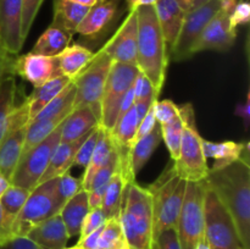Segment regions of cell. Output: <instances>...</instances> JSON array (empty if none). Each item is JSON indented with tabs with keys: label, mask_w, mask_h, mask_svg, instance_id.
Returning <instances> with one entry per match:
<instances>
[{
	"label": "cell",
	"mask_w": 250,
	"mask_h": 249,
	"mask_svg": "<svg viewBox=\"0 0 250 249\" xmlns=\"http://www.w3.org/2000/svg\"><path fill=\"white\" fill-rule=\"evenodd\" d=\"M114 61L100 49L89 63L72 80L76 88L73 109L90 106L100 112V100Z\"/></svg>",
	"instance_id": "10"
},
{
	"label": "cell",
	"mask_w": 250,
	"mask_h": 249,
	"mask_svg": "<svg viewBox=\"0 0 250 249\" xmlns=\"http://www.w3.org/2000/svg\"><path fill=\"white\" fill-rule=\"evenodd\" d=\"M73 33L51 23L38 38L31 53L45 56H58L66 46L70 45Z\"/></svg>",
	"instance_id": "29"
},
{
	"label": "cell",
	"mask_w": 250,
	"mask_h": 249,
	"mask_svg": "<svg viewBox=\"0 0 250 249\" xmlns=\"http://www.w3.org/2000/svg\"><path fill=\"white\" fill-rule=\"evenodd\" d=\"M207 1H209V0H195V2H194V5H193V7L199 6V5L204 4V2H207ZM193 7H192V9H193Z\"/></svg>",
	"instance_id": "58"
},
{
	"label": "cell",
	"mask_w": 250,
	"mask_h": 249,
	"mask_svg": "<svg viewBox=\"0 0 250 249\" xmlns=\"http://www.w3.org/2000/svg\"><path fill=\"white\" fill-rule=\"evenodd\" d=\"M100 124V112L90 106L73 109L60 124V142L68 143L87 136Z\"/></svg>",
	"instance_id": "18"
},
{
	"label": "cell",
	"mask_w": 250,
	"mask_h": 249,
	"mask_svg": "<svg viewBox=\"0 0 250 249\" xmlns=\"http://www.w3.org/2000/svg\"><path fill=\"white\" fill-rule=\"evenodd\" d=\"M128 248L151 249L153 246V200L148 188L136 181L127 183L119 216Z\"/></svg>",
	"instance_id": "3"
},
{
	"label": "cell",
	"mask_w": 250,
	"mask_h": 249,
	"mask_svg": "<svg viewBox=\"0 0 250 249\" xmlns=\"http://www.w3.org/2000/svg\"><path fill=\"white\" fill-rule=\"evenodd\" d=\"M250 20V4L248 0H239L229 15V22L233 28L247 24Z\"/></svg>",
	"instance_id": "46"
},
{
	"label": "cell",
	"mask_w": 250,
	"mask_h": 249,
	"mask_svg": "<svg viewBox=\"0 0 250 249\" xmlns=\"http://www.w3.org/2000/svg\"><path fill=\"white\" fill-rule=\"evenodd\" d=\"M17 85L14 76L7 75L0 81V142L6 133L7 121L16 106Z\"/></svg>",
	"instance_id": "35"
},
{
	"label": "cell",
	"mask_w": 250,
	"mask_h": 249,
	"mask_svg": "<svg viewBox=\"0 0 250 249\" xmlns=\"http://www.w3.org/2000/svg\"><path fill=\"white\" fill-rule=\"evenodd\" d=\"M70 1L83 5V6H87V7H92L93 5L95 4V0H70Z\"/></svg>",
	"instance_id": "57"
},
{
	"label": "cell",
	"mask_w": 250,
	"mask_h": 249,
	"mask_svg": "<svg viewBox=\"0 0 250 249\" xmlns=\"http://www.w3.org/2000/svg\"><path fill=\"white\" fill-rule=\"evenodd\" d=\"M137 38H138V23L137 11H128L126 19L116 31L115 36L105 44L102 50L114 62L136 63Z\"/></svg>",
	"instance_id": "14"
},
{
	"label": "cell",
	"mask_w": 250,
	"mask_h": 249,
	"mask_svg": "<svg viewBox=\"0 0 250 249\" xmlns=\"http://www.w3.org/2000/svg\"><path fill=\"white\" fill-rule=\"evenodd\" d=\"M127 183L128 182L124 177V175L119 170V167H117L116 172L114 173V176L110 180L109 185H107V188L105 190V194L102 200V205H100L106 220L115 219V217L120 216L122 200H124V194Z\"/></svg>",
	"instance_id": "33"
},
{
	"label": "cell",
	"mask_w": 250,
	"mask_h": 249,
	"mask_svg": "<svg viewBox=\"0 0 250 249\" xmlns=\"http://www.w3.org/2000/svg\"><path fill=\"white\" fill-rule=\"evenodd\" d=\"M58 177L37 185L29 193L21 211L12 225V237H26L29 229L60 212L55 197Z\"/></svg>",
	"instance_id": "6"
},
{
	"label": "cell",
	"mask_w": 250,
	"mask_h": 249,
	"mask_svg": "<svg viewBox=\"0 0 250 249\" xmlns=\"http://www.w3.org/2000/svg\"><path fill=\"white\" fill-rule=\"evenodd\" d=\"M133 89L136 102L155 103L160 95V92L154 87L149 78L144 76L141 71H139L138 76L133 83Z\"/></svg>",
	"instance_id": "40"
},
{
	"label": "cell",
	"mask_w": 250,
	"mask_h": 249,
	"mask_svg": "<svg viewBox=\"0 0 250 249\" xmlns=\"http://www.w3.org/2000/svg\"><path fill=\"white\" fill-rule=\"evenodd\" d=\"M114 150L115 144L114 141H112L111 134H110L109 131L99 126V134H98V141L97 144H95L94 151H93L92 158H90L87 167L84 168L82 177L80 178L83 190H85V192L89 190L93 177L98 172V170L104 166V164L106 163L107 159L110 158V155H111Z\"/></svg>",
	"instance_id": "23"
},
{
	"label": "cell",
	"mask_w": 250,
	"mask_h": 249,
	"mask_svg": "<svg viewBox=\"0 0 250 249\" xmlns=\"http://www.w3.org/2000/svg\"><path fill=\"white\" fill-rule=\"evenodd\" d=\"M76 88L73 82L66 88H63L33 120L45 119V117L56 116V115L63 114V112H70L73 110V100H75ZM32 120V121H33Z\"/></svg>",
	"instance_id": "37"
},
{
	"label": "cell",
	"mask_w": 250,
	"mask_h": 249,
	"mask_svg": "<svg viewBox=\"0 0 250 249\" xmlns=\"http://www.w3.org/2000/svg\"><path fill=\"white\" fill-rule=\"evenodd\" d=\"M134 103H136V97H134V89H133V85H132V87L129 88L126 93H125L124 98H122L121 103H120L119 116H117V119H119V117H121L122 115L126 114V112L128 111L132 106H133Z\"/></svg>",
	"instance_id": "49"
},
{
	"label": "cell",
	"mask_w": 250,
	"mask_h": 249,
	"mask_svg": "<svg viewBox=\"0 0 250 249\" xmlns=\"http://www.w3.org/2000/svg\"><path fill=\"white\" fill-rule=\"evenodd\" d=\"M84 138L85 136L80 139H76L73 142H68V143L60 142L58 144V146L55 148V150H54L50 161H49L43 176L39 180L38 185L39 183L45 182L48 180H51V178L59 177L62 173L67 172L73 166V160H75L76 153H77L78 148H80L81 143H82Z\"/></svg>",
	"instance_id": "24"
},
{
	"label": "cell",
	"mask_w": 250,
	"mask_h": 249,
	"mask_svg": "<svg viewBox=\"0 0 250 249\" xmlns=\"http://www.w3.org/2000/svg\"><path fill=\"white\" fill-rule=\"evenodd\" d=\"M139 68L137 63L112 62L100 100V124L111 131L119 116V107L125 93L133 85Z\"/></svg>",
	"instance_id": "9"
},
{
	"label": "cell",
	"mask_w": 250,
	"mask_h": 249,
	"mask_svg": "<svg viewBox=\"0 0 250 249\" xmlns=\"http://www.w3.org/2000/svg\"><path fill=\"white\" fill-rule=\"evenodd\" d=\"M160 128L164 142H165L166 146L170 151L171 160L176 161L180 155L181 139H182L183 133V121L180 114L167 124H160Z\"/></svg>",
	"instance_id": "38"
},
{
	"label": "cell",
	"mask_w": 250,
	"mask_h": 249,
	"mask_svg": "<svg viewBox=\"0 0 250 249\" xmlns=\"http://www.w3.org/2000/svg\"><path fill=\"white\" fill-rule=\"evenodd\" d=\"M26 237L41 249H65L70 238L60 214L32 227Z\"/></svg>",
	"instance_id": "19"
},
{
	"label": "cell",
	"mask_w": 250,
	"mask_h": 249,
	"mask_svg": "<svg viewBox=\"0 0 250 249\" xmlns=\"http://www.w3.org/2000/svg\"><path fill=\"white\" fill-rule=\"evenodd\" d=\"M9 236H7L6 231H5V226H4V214H2V209H1V205H0V243L2 242L7 241Z\"/></svg>",
	"instance_id": "53"
},
{
	"label": "cell",
	"mask_w": 250,
	"mask_h": 249,
	"mask_svg": "<svg viewBox=\"0 0 250 249\" xmlns=\"http://www.w3.org/2000/svg\"><path fill=\"white\" fill-rule=\"evenodd\" d=\"M137 11L138 38L136 63L161 93L168 66V51L154 6H141Z\"/></svg>",
	"instance_id": "2"
},
{
	"label": "cell",
	"mask_w": 250,
	"mask_h": 249,
	"mask_svg": "<svg viewBox=\"0 0 250 249\" xmlns=\"http://www.w3.org/2000/svg\"><path fill=\"white\" fill-rule=\"evenodd\" d=\"M127 248H128V244H127L119 217L106 220L100 229L99 238H98V249Z\"/></svg>",
	"instance_id": "36"
},
{
	"label": "cell",
	"mask_w": 250,
	"mask_h": 249,
	"mask_svg": "<svg viewBox=\"0 0 250 249\" xmlns=\"http://www.w3.org/2000/svg\"><path fill=\"white\" fill-rule=\"evenodd\" d=\"M151 249H181L176 228H168L161 232L154 239Z\"/></svg>",
	"instance_id": "45"
},
{
	"label": "cell",
	"mask_w": 250,
	"mask_h": 249,
	"mask_svg": "<svg viewBox=\"0 0 250 249\" xmlns=\"http://www.w3.org/2000/svg\"><path fill=\"white\" fill-rule=\"evenodd\" d=\"M11 186V183H10V180H7L6 177H5L4 175H2L1 172H0V197H1L2 194L5 193V190L7 189V188Z\"/></svg>",
	"instance_id": "54"
},
{
	"label": "cell",
	"mask_w": 250,
	"mask_h": 249,
	"mask_svg": "<svg viewBox=\"0 0 250 249\" xmlns=\"http://www.w3.org/2000/svg\"><path fill=\"white\" fill-rule=\"evenodd\" d=\"M249 95L250 94L248 93V94H247L246 102L239 103L236 107V111H234V114H236L237 116L243 119L246 129L249 128V122H250V97Z\"/></svg>",
	"instance_id": "50"
},
{
	"label": "cell",
	"mask_w": 250,
	"mask_h": 249,
	"mask_svg": "<svg viewBox=\"0 0 250 249\" xmlns=\"http://www.w3.org/2000/svg\"><path fill=\"white\" fill-rule=\"evenodd\" d=\"M204 182L229 211L243 249H250V165L237 160L211 167Z\"/></svg>",
	"instance_id": "1"
},
{
	"label": "cell",
	"mask_w": 250,
	"mask_h": 249,
	"mask_svg": "<svg viewBox=\"0 0 250 249\" xmlns=\"http://www.w3.org/2000/svg\"><path fill=\"white\" fill-rule=\"evenodd\" d=\"M178 111L183 121V133L180 155L173 161V167L187 182H200L205 180L210 167L203 153V138L197 128L194 109L192 104H183L178 106Z\"/></svg>",
	"instance_id": "5"
},
{
	"label": "cell",
	"mask_w": 250,
	"mask_h": 249,
	"mask_svg": "<svg viewBox=\"0 0 250 249\" xmlns=\"http://www.w3.org/2000/svg\"><path fill=\"white\" fill-rule=\"evenodd\" d=\"M0 249H41L27 237H12L0 243Z\"/></svg>",
	"instance_id": "48"
},
{
	"label": "cell",
	"mask_w": 250,
	"mask_h": 249,
	"mask_svg": "<svg viewBox=\"0 0 250 249\" xmlns=\"http://www.w3.org/2000/svg\"><path fill=\"white\" fill-rule=\"evenodd\" d=\"M11 63L12 60L10 59V55H7L0 46V81L11 73Z\"/></svg>",
	"instance_id": "51"
},
{
	"label": "cell",
	"mask_w": 250,
	"mask_h": 249,
	"mask_svg": "<svg viewBox=\"0 0 250 249\" xmlns=\"http://www.w3.org/2000/svg\"><path fill=\"white\" fill-rule=\"evenodd\" d=\"M221 10V0H209L186 12L185 21L178 38L168 54V59L182 61L193 56L192 49L202 34L203 29Z\"/></svg>",
	"instance_id": "12"
},
{
	"label": "cell",
	"mask_w": 250,
	"mask_h": 249,
	"mask_svg": "<svg viewBox=\"0 0 250 249\" xmlns=\"http://www.w3.org/2000/svg\"><path fill=\"white\" fill-rule=\"evenodd\" d=\"M117 167H119V155H117V150L115 148V150L112 151L110 158L107 159L104 166L98 170V172L93 177L92 183H90L89 190H88L89 209L98 208L102 205V200L105 194V190H106L107 185H109L111 177L116 172Z\"/></svg>",
	"instance_id": "31"
},
{
	"label": "cell",
	"mask_w": 250,
	"mask_h": 249,
	"mask_svg": "<svg viewBox=\"0 0 250 249\" xmlns=\"http://www.w3.org/2000/svg\"><path fill=\"white\" fill-rule=\"evenodd\" d=\"M11 73L23 78L34 88L62 75L56 56L39 55L31 51L12 60Z\"/></svg>",
	"instance_id": "13"
},
{
	"label": "cell",
	"mask_w": 250,
	"mask_h": 249,
	"mask_svg": "<svg viewBox=\"0 0 250 249\" xmlns=\"http://www.w3.org/2000/svg\"><path fill=\"white\" fill-rule=\"evenodd\" d=\"M236 28L231 26L229 14L220 10L205 26L192 49V54L205 50L227 51L236 42Z\"/></svg>",
	"instance_id": "15"
},
{
	"label": "cell",
	"mask_w": 250,
	"mask_h": 249,
	"mask_svg": "<svg viewBox=\"0 0 250 249\" xmlns=\"http://www.w3.org/2000/svg\"><path fill=\"white\" fill-rule=\"evenodd\" d=\"M205 182H187L176 232L181 249H195L204 236Z\"/></svg>",
	"instance_id": "8"
},
{
	"label": "cell",
	"mask_w": 250,
	"mask_h": 249,
	"mask_svg": "<svg viewBox=\"0 0 250 249\" xmlns=\"http://www.w3.org/2000/svg\"><path fill=\"white\" fill-rule=\"evenodd\" d=\"M158 0H125V4L128 11L137 10L141 6H154Z\"/></svg>",
	"instance_id": "52"
},
{
	"label": "cell",
	"mask_w": 250,
	"mask_h": 249,
	"mask_svg": "<svg viewBox=\"0 0 250 249\" xmlns=\"http://www.w3.org/2000/svg\"><path fill=\"white\" fill-rule=\"evenodd\" d=\"M70 112H63V114L56 115V116L45 117V119L41 120H33V121L29 122V124H27L26 139H24L23 153H22V155H23L24 153H27L29 149L33 148L34 145L41 143V142L43 141V139H45L49 134L53 133V132L60 126L61 122L65 120V117L67 116Z\"/></svg>",
	"instance_id": "34"
},
{
	"label": "cell",
	"mask_w": 250,
	"mask_h": 249,
	"mask_svg": "<svg viewBox=\"0 0 250 249\" xmlns=\"http://www.w3.org/2000/svg\"><path fill=\"white\" fill-rule=\"evenodd\" d=\"M71 82H72V80L70 77L61 75L55 78H51L39 87L34 88L33 92L26 98L29 105L31 121Z\"/></svg>",
	"instance_id": "25"
},
{
	"label": "cell",
	"mask_w": 250,
	"mask_h": 249,
	"mask_svg": "<svg viewBox=\"0 0 250 249\" xmlns=\"http://www.w3.org/2000/svg\"><path fill=\"white\" fill-rule=\"evenodd\" d=\"M187 181L177 175L173 163L148 187L153 200V238L163 231L176 228L183 205Z\"/></svg>",
	"instance_id": "4"
},
{
	"label": "cell",
	"mask_w": 250,
	"mask_h": 249,
	"mask_svg": "<svg viewBox=\"0 0 250 249\" xmlns=\"http://www.w3.org/2000/svg\"><path fill=\"white\" fill-rule=\"evenodd\" d=\"M105 221H106V217H105L102 208L98 207L89 209L88 214L85 215L84 220H83L82 227H81L80 239L84 238L88 234H90L92 232H94L95 229L99 228L100 226H103V225L105 224Z\"/></svg>",
	"instance_id": "43"
},
{
	"label": "cell",
	"mask_w": 250,
	"mask_h": 249,
	"mask_svg": "<svg viewBox=\"0 0 250 249\" xmlns=\"http://www.w3.org/2000/svg\"><path fill=\"white\" fill-rule=\"evenodd\" d=\"M176 1L181 5V7H182L183 10L188 11V10H190L193 7L195 0H176Z\"/></svg>",
	"instance_id": "55"
},
{
	"label": "cell",
	"mask_w": 250,
	"mask_h": 249,
	"mask_svg": "<svg viewBox=\"0 0 250 249\" xmlns=\"http://www.w3.org/2000/svg\"><path fill=\"white\" fill-rule=\"evenodd\" d=\"M21 20L22 0H0V46L10 56L23 46Z\"/></svg>",
	"instance_id": "16"
},
{
	"label": "cell",
	"mask_w": 250,
	"mask_h": 249,
	"mask_svg": "<svg viewBox=\"0 0 250 249\" xmlns=\"http://www.w3.org/2000/svg\"><path fill=\"white\" fill-rule=\"evenodd\" d=\"M127 249H131V248H127Z\"/></svg>",
	"instance_id": "61"
},
{
	"label": "cell",
	"mask_w": 250,
	"mask_h": 249,
	"mask_svg": "<svg viewBox=\"0 0 250 249\" xmlns=\"http://www.w3.org/2000/svg\"><path fill=\"white\" fill-rule=\"evenodd\" d=\"M124 2L125 0H104L95 2L92 7H89L84 19L77 27L76 33L90 38L102 34L111 24H114L122 14Z\"/></svg>",
	"instance_id": "17"
},
{
	"label": "cell",
	"mask_w": 250,
	"mask_h": 249,
	"mask_svg": "<svg viewBox=\"0 0 250 249\" xmlns=\"http://www.w3.org/2000/svg\"><path fill=\"white\" fill-rule=\"evenodd\" d=\"M65 249H81V248H78V247H71V248H65Z\"/></svg>",
	"instance_id": "59"
},
{
	"label": "cell",
	"mask_w": 250,
	"mask_h": 249,
	"mask_svg": "<svg viewBox=\"0 0 250 249\" xmlns=\"http://www.w3.org/2000/svg\"><path fill=\"white\" fill-rule=\"evenodd\" d=\"M204 234L211 249H243L226 208L205 185Z\"/></svg>",
	"instance_id": "7"
},
{
	"label": "cell",
	"mask_w": 250,
	"mask_h": 249,
	"mask_svg": "<svg viewBox=\"0 0 250 249\" xmlns=\"http://www.w3.org/2000/svg\"><path fill=\"white\" fill-rule=\"evenodd\" d=\"M80 190H82V185H81L80 178L73 177L72 175H70L68 171L59 176L55 187V197L59 207L62 208Z\"/></svg>",
	"instance_id": "39"
},
{
	"label": "cell",
	"mask_w": 250,
	"mask_h": 249,
	"mask_svg": "<svg viewBox=\"0 0 250 249\" xmlns=\"http://www.w3.org/2000/svg\"><path fill=\"white\" fill-rule=\"evenodd\" d=\"M195 249H211V248H210L209 243H208L207 238H205V234L202 237V238H200V241L198 242V244H197V247H195Z\"/></svg>",
	"instance_id": "56"
},
{
	"label": "cell",
	"mask_w": 250,
	"mask_h": 249,
	"mask_svg": "<svg viewBox=\"0 0 250 249\" xmlns=\"http://www.w3.org/2000/svg\"><path fill=\"white\" fill-rule=\"evenodd\" d=\"M100 1H104V0H95V2H100Z\"/></svg>",
	"instance_id": "60"
},
{
	"label": "cell",
	"mask_w": 250,
	"mask_h": 249,
	"mask_svg": "<svg viewBox=\"0 0 250 249\" xmlns=\"http://www.w3.org/2000/svg\"><path fill=\"white\" fill-rule=\"evenodd\" d=\"M154 114H155L156 122L159 124H165L171 120L178 116V105H176L172 100H156L154 103Z\"/></svg>",
	"instance_id": "44"
},
{
	"label": "cell",
	"mask_w": 250,
	"mask_h": 249,
	"mask_svg": "<svg viewBox=\"0 0 250 249\" xmlns=\"http://www.w3.org/2000/svg\"><path fill=\"white\" fill-rule=\"evenodd\" d=\"M156 119H155V114H154V104L149 107L148 112L146 114V116L142 119V121L139 122L138 124V129H137V134H136V142L139 141L141 138L146 137V134L150 133L153 131L154 127L156 126Z\"/></svg>",
	"instance_id": "47"
},
{
	"label": "cell",
	"mask_w": 250,
	"mask_h": 249,
	"mask_svg": "<svg viewBox=\"0 0 250 249\" xmlns=\"http://www.w3.org/2000/svg\"><path fill=\"white\" fill-rule=\"evenodd\" d=\"M154 7L170 54L177 41L187 11L183 10L176 0H158Z\"/></svg>",
	"instance_id": "20"
},
{
	"label": "cell",
	"mask_w": 250,
	"mask_h": 249,
	"mask_svg": "<svg viewBox=\"0 0 250 249\" xmlns=\"http://www.w3.org/2000/svg\"><path fill=\"white\" fill-rule=\"evenodd\" d=\"M89 211V203H88V192L80 190L73 195L60 210V216L67 229L68 237L80 236L81 227L85 215Z\"/></svg>",
	"instance_id": "26"
},
{
	"label": "cell",
	"mask_w": 250,
	"mask_h": 249,
	"mask_svg": "<svg viewBox=\"0 0 250 249\" xmlns=\"http://www.w3.org/2000/svg\"><path fill=\"white\" fill-rule=\"evenodd\" d=\"M89 7L76 4L70 0H54L53 24L71 33H76L77 27L87 15Z\"/></svg>",
	"instance_id": "30"
},
{
	"label": "cell",
	"mask_w": 250,
	"mask_h": 249,
	"mask_svg": "<svg viewBox=\"0 0 250 249\" xmlns=\"http://www.w3.org/2000/svg\"><path fill=\"white\" fill-rule=\"evenodd\" d=\"M203 153L205 158L215 159L212 167L219 168L241 160L249 165V143L248 142L225 141L210 142L203 139Z\"/></svg>",
	"instance_id": "21"
},
{
	"label": "cell",
	"mask_w": 250,
	"mask_h": 249,
	"mask_svg": "<svg viewBox=\"0 0 250 249\" xmlns=\"http://www.w3.org/2000/svg\"><path fill=\"white\" fill-rule=\"evenodd\" d=\"M98 134H99V126L93 128L89 133L85 136L83 142L81 143L80 148H78L77 153H76L75 160H73V165L81 166V167H87L88 163H89L92 154L94 151L95 144L98 141Z\"/></svg>",
	"instance_id": "41"
},
{
	"label": "cell",
	"mask_w": 250,
	"mask_h": 249,
	"mask_svg": "<svg viewBox=\"0 0 250 249\" xmlns=\"http://www.w3.org/2000/svg\"><path fill=\"white\" fill-rule=\"evenodd\" d=\"M43 1L44 0H22L21 37L23 41H26Z\"/></svg>",
	"instance_id": "42"
},
{
	"label": "cell",
	"mask_w": 250,
	"mask_h": 249,
	"mask_svg": "<svg viewBox=\"0 0 250 249\" xmlns=\"http://www.w3.org/2000/svg\"><path fill=\"white\" fill-rule=\"evenodd\" d=\"M59 143H60V126L41 143L34 145L21 156L12 173L10 183L12 186L26 188L29 190L33 189L43 176Z\"/></svg>",
	"instance_id": "11"
},
{
	"label": "cell",
	"mask_w": 250,
	"mask_h": 249,
	"mask_svg": "<svg viewBox=\"0 0 250 249\" xmlns=\"http://www.w3.org/2000/svg\"><path fill=\"white\" fill-rule=\"evenodd\" d=\"M27 126L9 131L0 142V172L11 180V176L23 153Z\"/></svg>",
	"instance_id": "22"
},
{
	"label": "cell",
	"mask_w": 250,
	"mask_h": 249,
	"mask_svg": "<svg viewBox=\"0 0 250 249\" xmlns=\"http://www.w3.org/2000/svg\"><path fill=\"white\" fill-rule=\"evenodd\" d=\"M94 58V53L80 44L68 45L56 56L61 73L71 80L76 77Z\"/></svg>",
	"instance_id": "28"
},
{
	"label": "cell",
	"mask_w": 250,
	"mask_h": 249,
	"mask_svg": "<svg viewBox=\"0 0 250 249\" xmlns=\"http://www.w3.org/2000/svg\"><path fill=\"white\" fill-rule=\"evenodd\" d=\"M163 141V136H161V128L160 124H156L153 131L146 137L137 141L136 143L132 145L131 150H129V170H131L132 176L136 178L139 171L143 168V166L148 163L149 159L156 150L160 142Z\"/></svg>",
	"instance_id": "27"
},
{
	"label": "cell",
	"mask_w": 250,
	"mask_h": 249,
	"mask_svg": "<svg viewBox=\"0 0 250 249\" xmlns=\"http://www.w3.org/2000/svg\"><path fill=\"white\" fill-rule=\"evenodd\" d=\"M29 193H31L29 189L11 185L0 197V205H1L2 214H4L5 231H6L9 238H12V225L26 203Z\"/></svg>",
	"instance_id": "32"
}]
</instances>
